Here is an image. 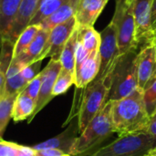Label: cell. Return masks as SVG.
<instances>
[{
    "label": "cell",
    "instance_id": "6da1fadb",
    "mask_svg": "<svg viewBox=\"0 0 156 156\" xmlns=\"http://www.w3.org/2000/svg\"><path fill=\"white\" fill-rule=\"evenodd\" d=\"M112 101V121L114 133L123 136L142 133L149 123L144 90L136 89L130 95Z\"/></svg>",
    "mask_w": 156,
    "mask_h": 156
},
{
    "label": "cell",
    "instance_id": "7a4b0ae2",
    "mask_svg": "<svg viewBox=\"0 0 156 156\" xmlns=\"http://www.w3.org/2000/svg\"><path fill=\"white\" fill-rule=\"evenodd\" d=\"M112 101L106 102L101 111L93 118L84 131L78 136L70 156H90L104 146L112 134Z\"/></svg>",
    "mask_w": 156,
    "mask_h": 156
},
{
    "label": "cell",
    "instance_id": "3957f363",
    "mask_svg": "<svg viewBox=\"0 0 156 156\" xmlns=\"http://www.w3.org/2000/svg\"><path fill=\"white\" fill-rule=\"evenodd\" d=\"M138 53L137 49H131L116 59L105 78L110 82L108 101L122 99L138 89Z\"/></svg>",
    "mask_w": 156,
    "mask_h": 156
},
{
    "label": "cell",
    "instance_id": "277c9868",
    "mask_svg": "<svg viewBox=\"0 0 156 156\" xmlns=\"http://www.w3.org/2000/svg\"><path fill=\"white\" fill-rule=\"evenodd\" d=\"M156 151V137L146 133L119 136L90 156H144Z\"/></svg>",
    "mask_w": 156,
    "mask_h": 156
},
{
    "label": "cell",
    "instance_id": "5b68a950",
    "mask_svg": "<svg viewBox=\"0 0 156 156\" xmlns=\"http://www.w3.org/2000/svg\"><path fill=\"white\" fill-rule=\"evenodd\" d=\"M109 91L108 79H95L83 89L82 100L78 112L80 134L104 107L108 101Z\"/></svg>",
    "mask_w": 156,
    "mask_h": 156
},
{
    "label": "cell",
    "instance_id": "8992f818",
    "mask_svg": "<svg viewBox=\"0 0 156 156\" xmlns=\"http://www.w3.org/2000/svg\"><path fill=\"white\" fill-rule=\"evenodd\" d=\"M117 31L120 55L131 49H138L135 40L133 0H116V8L112 19Z\"/></svg>",
    "mask_w": 156,
    "mask_h": 156
},
{
    "label": "cell",
    "instance_id": "52a82bcc",
    "mask_svg": "<svg viewBox=\"0 0 156 156\" xmlns=\"http://www.w3.org/2000/svg\"><path fill=\"white\" fill-rule=\"evenodd\" d=\"M101 44L99 48V54L101 58L100 71L96 79H105L112 71V69L120 56L117 31L112 21L100 33Z\"/></svg>",
    "mask_w": 156,
    "mask_h": 156
},
{
    "label": "cell",
    "instance_id": "ba28073f",
    "mask_svg": "<svg viewBox=\"0 0 156 156\" xmlns=\"http://www.w3.org/2000/svg\"><path fill=\"white\" fill-rule=\"evenodd\" d=\"M77 27L75 16L66 22L56 26L50 30L48 42L40 56V60L49 57L50 59L59 60L63 48L68 42L69 38Z\"/></svg>",
    "mask_w": 156,
    "mask_h": 156
},
{
    "label": "cell",
    "instance_id": "9c48e42d",
    "mask_svg": "<svg viewBox=\"0 0 156 156\" xmlns=\"http://www.w3.org/2000/svg\"><path fill=\"white\" fill-rule=\"evenodd\" d=\"M154 0H133L135 21V40L138 48L153 43L151 29V11Z\"/></svg>",
    "mask_w": 156,
    "mask_h": 156
},
{
    "label": "cell",
    "instance_id": "30bf717a",
    "mask_svg": "<svg viewBox=\"0 0 156 156\" xmlns=\"http://www.w3.org/2000/svg\"><path fill=\"white\" fill-rule=\"evenodd\" d=\"M61 69H62V66L59 60L50 59L48 65L43 69V70H41L42 80H41L40 90L38 93V97L37 100L34 112L31 115V117L27 120L28 123L31 122L32 120L36 117V115L43 108H45L48 105V103L54 98V96L52 95V90H53L55 81Z\"/></svg>",
    "mask_w": 156,
    "mask_h": 156
},
{
    "label": "cell",
    "instance_id": "8fae6325",
    "mask_svg": "<svg viewBox=\"0 0 156 156\" xmlns=\"http://www.w3.org/2000/svg\"><path fill=\"white\" fill-rule=\"evenodd\" d=\"M79 135L80 131L77 117V119L70 120L69 125L60 134L50 138L43 143H40L37 145H34L32 148L36 151L43 149H58L65 154L70 155L72 147Z\"/></svg>",
    "mask_w": 156,
    "mask_h": 156
},
{
    "label": "cell",
    "instance_id": "7c38bea8",
    "mask_svg": "<svg viewBox=\"0 0 156 156\" xmlns=\"http://www.w3.org/2000/svg\"><path fill=\"white\" fill-rule=\"evenodd\" d=\"M38 3L39 0H21L11 28L3 40H6L15 46L17 37L25 30V28L29 26L30 21L37 9Z\"/></svg>",
    "mask_w": 156,
    "mask_h": 156
},
{
    "label": "cell",
    "instance_id": "4fadbf2b",
    "mask_svg": "<svg viewBox=\"0 0 156 156\" xmlns=\"http://www.w3.org/2000/svg\"><path fill=\"white\" fill-rule=\"evenodd\" d=\"M156 79V56L153 44L143 47L138 53V88L144 90Z\"/></svg>",
    "mask_w": 156,
    "mask_h": 156
},
{
    "label": "cell",
    "instance_id": "5bb4252c",
    "mask_svg": "<svg viewBox=\"0 0 156 156\" xmlns=\"http://www.w3.org/2000/svg\"><path fill=\"white\" fill-rule=\"evenodd\" d=\"M109 0H80L75 13L78 27H93Z\"/></svg>",
    "mask_w": 156,
    "mask_h": 156
},
{
    "label": "cell",
    "instance_id": "9a60e30c",
    "mask_svg": "<svg viewBox=\"0 0 156 156\" xmlns=\"http://www.w3.org/2000/svg\"><path fill=\"white\" fill-rule=\"evenodd\" d=\"M101 67L99 50L91 53L81 66L75 71V85L77 89L83 90L98 76Z\"/></svg>",
    "mask_w": 156,
    "mask_h": 156
},
{
    "label": "cell",
    "instance_id": "2e32d148",
    "mask_svg": "<svg viewBox=\"0 0 156 156\" xmlns=\"http://www.w3.org/2000/svg\"><path fill=\"white\" fill-rule=\"evenodd\" d=\"M26 66L17 58H13L6 71L5 96L18 95L28 84L23 78L21 71Z\"/></svg>",
    "mask_w": 156,
    "mask_h": 156
},
{
    "label": "cell",
    "instance_id": "e0dca14e",
    "mask_svg": "<svg viewBox=\"0 0 156 156\" xmlns=\"http://www.w3.org/2000/svg\"><path fill=\"white\" fill-rule=\"evenodd\" d=\"M49 33L50 31L40 27L28 48L16 58H17L21 62H23L25 66H27L35 61L40 60L39 58L48 42Z\"/></svg>",
    "mask_w": 156,
    "mask_h": 156
},
{
    "label": "cell",
    "instance_id": "ac0fdd59",
    "mask_svg": "<svg viewBox=\"0 0 156 156\" xmlns=\"http://www.w3.org/2000/svg\"><path fill=\"white\" fill-rule=\"evenodd\" d=\"M20 3L21 0H0V42L10 30Z\"/></svg>",
    "mask_w": 156,
    "mask_h": 156
},
{
    "label": "cell",
    "instance_id": "d6986e66",
    "mask_svg": "<svg viewBox=\"0 0 156 156\" xmlns=\"http://www.w3.org/2000/svg\"><path fill=\"white\" fill-rule=\"evenodd\" d=\"M77 6L78 5H76L71 0H69L67 3L63 4L57 11H55L51 16L46 18L39 25V27L41 28L50 31L56 26L62 24L67 20H69V18L73 17L75 16Z\"/></svg>",
    "mask_w": 156,
    "mask_h": 156
},
{
    "label": "cell",
    "instance_id": "ffe728a7",
    "mask_svg": "<svg viewBox=\"0 0 156 156\" xmlns=\"http://www.w3.org/2000/svg\"><path fill=\"white\" fill-rule=\"evenodd\" d=\"M36 108V101L32 100L25 92L21 91L16 98L13 112L12 120L15 122L28 120L34 112Z\"/></svg>",
    "mask_w": 156,
    "mask_h": 156
},
{
    "label": "cell",
    "instance_id": "44dd1931",
    "mask_svg": "<svg viewBox=\"0 0 156 156\" xmlns=\"http://www.w3.org/2000/svg\"><path fill=\"white\" fill-rule=\"evenodd\" d=\"M14 45L6 40L0 43V98L5 96L6 71L13 58Z\"/></svg>",
    "mask_w": 156,
    "mask_h": 156
},
{
    "label": "cell",
    "instance_id": "7402d4cb",
    "mask_svg": "<svg viewBox=\"0 0 156 156\" xmlns=\"http://www.w3.org/2000/svg\"><path fill=\"white\" fill-rule=\"evenodd\" d=\"M78 42V27L74 30L68 42L66 43L59 61L61 63L62 69L75 75V52Z\"/></svg>",
    "mask_w": 156,
    "mask_h": 156
},
{
    "label": "cell",
    "instance_id": "603a6c76",
    "mask_svg": "<svg viewBox=\"0 0 156 156\" xmlns=\"http://www.w3.org/2000/svg\"><path fill=\"white\" fill-rule=\"evenodd\" d=\"M78 40L89 53L99 50L101 34L93 27H78Z\"/></svg>",
    "mask_w": 156,
    "mask_h": 156
},
{
    "label": "cell",
    "instance_id": "cb8c5ba5",
    "mask_svg": "<svg viewBox=\"0 0 156 156\" xmlns=\"http://www.w3.org/2000/svg\"><path fill=\"white\" fill-rule=\"evenodd\" d=\"M69 0H39L37 9L29 25H40Z\"/></svg>",
    "mask_w": 156,
    "mask_h": 156
},
{
    "label": "cell",
    "instance_id": "d4e9b609",
    "mask_svg": "<svg viewBox=\"0 0 156 156\" xmlns=\"http://www.w3.org/2000/svg\"><path fill=\"white\" fill-rule=\"evenodd\" d=\"M39 28V25H29L25 28V30L20 34V36L17 37L16 41V44L14 46L13 58L17 57L28 48Z\"/></svg>",
    "mask_w": 156,
    "mask_h": 156
},
{
    "label": "cell",
    "instance_id": "484cf974",
    "mask_svg": "<svg viewBox=\"0 0 156 156\" xmlns=\"http://www.w3.org/2000/svg\"><path fill=\"white\" fill-rule=\"evenodd\" d=\"M17 95L3 96L0 98V136L4 134L5 128L12 119L14 103Z\"/></svg>",
    "mask_w": 156,
    "mask_h": 156
},
{
    "label": "cell",
    "instance_id": "4316f807",
    "mask_svg": "<svg viewBox=\"0 0 156 156\" xmlns=\"http://www.w3.org/2000/svg\"><path fill=\"white\" fill-rule=\"evenodd\" d=\"M74 83H75V75L61 69L55 81L53 90H52V95L56 97V96H58L67 92V90Z\"/></svg>",
    "mask_w": 156,
    "mask_h": 156
},
{
    "label": "cell",
    "instance_id": "83f0119b",
    "mask_svg": "<svg viewBox=\"0 0 156 156\" xmlns=\"http://www.w3.org/2000/svg\"><path fill=\"white\" fill-rule=\"evenodd\" d=\"M144 99L149 116L156 113V79L144 90Z\"/></svg>",
    "mask_w": 156,
    "mask_h": 156
},
{
    "label": "cell",
    "instance_id": "f1b7e54d",
    "mask_svg": "<svg viewBox=\"0 0 156 156\" xmlns=\"http://www.w3.org/2000/svg\"><path fill=\"white\" fill-rule=\"evenodd\" d=\"M41 80H42V75H41V71H40V73L35 79H33L30 82H28V84L26 86V88L22 90L27 95H28L32 100H34L36 101V103H37V100L38 93L40 90Z\"/></svg>",
    "mask_w": 156,
    "mask_h": 156
},
{
    "label": "cell",
    "instance_id": "f546056e",
    "mask_svg": "<svg viewBox=\"0 0 156 156\" xmlns=\"http://www.w3.org/2000/svg\"><path fill=\"white\" fill-rule=\"evenodd\" d=\"M41 61L42 60H38V61H35L27 66H26L22 71L21 74L23 76V78L27 81L30 82L33 79H35L39 73H40V67H41Z\"/></svg>",
    "mask_w": 156,
    "mask_h": 156
},
{
    "label": "cell",
    "instance_id": "4dcf8cb0",
    "mask_svg": "<svg viewBox=\"0 0 156 156\" xmlns=\"http://www.w3.org/2000/svg\"><path fill=\"white\" fill-rule=\"evenodd\" d=\"M22 145L0 140V156H17Z\"/></svg>",
    "mask_w": 156,
    "mask_h": 156
},
{
    "label": "cell",
    "instance_id": "1f68e13d",
    "mask_svg": "<svg viewBox=\"0 0 156 156\" xmlns=\"http://www.w3.org/2000/svg\"><path fill=\"white\" fill-rule=\"evenodd\" d=\"M90 55V53H89L82 46V44L78 40L75 52V71L81 66V64L88 58Z\"/></svg>",
    "mask_w": 156,
    "mask_h": 156
},
{
    "label": "cell",
    "instance_id": "d6a6232c",
    "mask_svg": "<svg viewBox=\"0 0 156 156\" xmlns=\"http://www.w3.org/2000/svg\"><path fill=\"white\" fill-rule=\"evenodd\" d=\"M64 154V153L58 149H43L36 151L35 156H62Z\"/></svg>",
    "mask_w": 156,
    "mask_h": 156
},
{
    "label": "cell",
    "instance_id": "836d02e7",
    "mask_svg": "<svg viewBox=\"0 0 156 156\" xmlns=\"http://www.w3.org/2000/svg\"><path fill=\"white\" fill-rule=\"evenodd\" d=\"M151 29L153 35V40L156 37V0L153 1L151 11Z\"/></svg>",
    "mask_w": 156,
    "mask_h": 156
},
{
    "label": "cell",
    "instance_id": "e575fe53",
    "mask_svg": "<svg viewBox=\"0 0 156 156\" xmlns=\"http://www.w3.org/2000/svg\"><path fill=\"white\" fill-rule=\"evenodd\" d=\"M144 133H146L152 136L156 137V113L150 117L149 123L145 128V130L144 131Z\"/></svg>",
    "mask_w": 156,
    "mask_h": 156
},
{
    "label": "cell",
    "instance_id": "d590c367",
    "mask_svg": "<svg viewBox=\"0 0 156 156\" xmlns=\"http://www.w3.org/2000/svg\"><path fill=\"white\" fill-rule=\"evenodd\" d=\"M35 154H36V151L32 147L22 145L17 156H35Z\"/></svg>",
    "mask_w": 156,
    "mask_h": 156
},
{
    "label": "cell",
    "instance_id": "8d00e7d4",
    "mask_svg": "<svg viewBox=\"0 0 156 156\" xmlns=\"http://www.w3.org/2000/svg\"><path fill=\"white\" fill-rule=\"evenodd\" d=\"M144 156H156V151H154V152H152V153H149V154H145Z\"/></svg>",
    "mask_w": 156,
    "mask_h": 156
},
{
    "label": "cell",
    "instance_id": "74e56055",
    "mask_svg": "<svg viewBox=\"0 0 156 156\" xmlns=\"http://www.w3.org/2000/svg\"><path fill=\"white\" fill-rule=\"evenodd\" d=\"M153 45H154V50H155V56H156V37L153 40V43H152Z\"/></svg>",
    "mask_w": 156,
    "mask_h": 156
},
{
    "label": "cell",
    "instance_id": "f35d334b",
    "mask_svg": "<svg viewBox=\"0 0 156 156\" xmlns=\"http://www.w3.org/2000/svg\"><path fill=\"white\" fill-rule=\"evenodd\" d=\"M71 1H72V2H74L76 5H79V3H80V0H71Z\"/></svg>",
    "mask_w": 156,
    "mask_h": 156
},
{
    "label": "cell",
    "instance_id": "ab89813d",
    "mask_svg": "<svg viewBox=\"0 0 156 156\" xmlns=\"http://www.w3.org/2000/svg\"><path fill=\"white\" fill-rule=\"evenodd\" d=\"M62 156H70V155H69V154H64V155H62Z\"/></svg>",
    "mask_w": 156,
    "mask_h": 156
},
{
    "label": "cell",
    "instance_id": "60d3db41",
    "mask_svg": "<svg viewBox=\"0 0 156 156\" xmlns=\"http://www.w3.org/2000/svg\"><path fill=\"white\" fill-rule=\"evenodd\" d=\"M1 139H2V137H1V136H0V140H1Z\"/></svg>",
    "mask_w": 156,
    "mask_h": 156
}]
</instances>
